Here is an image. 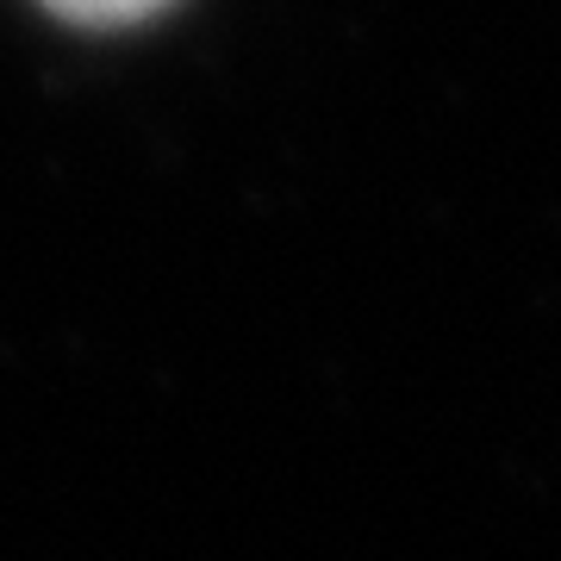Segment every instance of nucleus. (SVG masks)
Listing matches in <instances>:
<instances>
[{"label":"nucleus","instance_id":"1","mask_svg":"<svg viewBox=\"0 0 561 561\" xmlns=\"http://www.w3.org/2000/svg\"><path fill=\"white\" fill-rule=\"evenodd\" d=\"M44 7L62 13V20H76V25H131L144 13L169 7V0H44Z\"/></svg>","mask_w":561,"mask_h":561}]
</instances>
